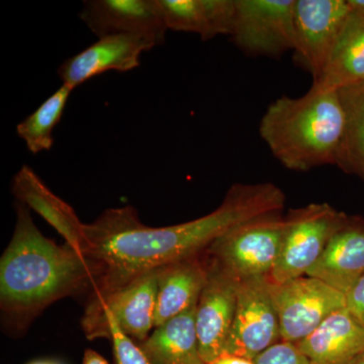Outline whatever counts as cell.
Here are the masks:
<instances>
[{
  "label": "cell",
  "mask_w": 364,
  "mask_h": 364,
  "mask_svg": "<svg viewBox=\"0 0 364 364\" xmlns=\"http://www.w3.org/2000/svg\"><path fill=\"white\" fill-rule=\"evenodd\" d=\"M277 208V193L267 183L234 184L212 213L173 226H146L130 205L107 208L85 227V256L100 269L92 296L111 293L145 273L207 252L223 235Z\"/></svg>",
  "instance_id": "obj_1"
},
{
  "label": "cell",
  "mask_w": 364,
  "mask_h": 364,
  "mask_svg": "<svg viewBox=\"0 0 364 364\" xmlns=\"http://www.w3.org/2000/svg\"><path fill=\"white\" fill-rule=\"evenodd\" d=\"M16 207L13 238L0 260V306L23 328L55 301L95 287L100 269L85 254L41 233L23 203Z\"/></svg>",
  "instance_id": "obj_2"
},
{
  "label": "cell",
  "mask_w": 364,
  "mask_h": 364,
  "mask_svg": "<svg viewBox=\"0 0 364 364\" xmlns=\"http://www.w3.org/2000/svg\"><path fill=\"white\" fill-rule=\"evenodd\" d=\"M344 114L338 90H311L299 97H282L269 105L259 134L286 168L305 172L336 165Z\"/></svg>",
  "instance_id": "obj_3"
},
{
  "label": "cell",
  "mask_w": 364,
  "mask_h": 364,
  "mask_svg": "<svg viewBox=\"0 0 364 364\" xmlns=\"http://www.w3.org/2000/svg\"><path fill=\"white\" fill-rule=\"evenodd\" d=\"M287 231L280 213L263 215L223 235L207 253L239 280L270 277L279 262Z\"/></svg>",
  "instance_id": "obj_4"
},
{
  "label": "cell",
  "mask_w": 364,
  "mask_h": 364,
  "mask_svg": "<svg viewBox=\"0 0 364 364\" xmlns=\"http://www.w3.org/2000/svg\"><path fill=\"white\" fill-rule=\"evenodd\" d=\"M156 301L157 269L111 293L91 296L81 318L86 338H107L105 322L111 318L124 334L140 343L155 328Z\"/></svg>",
  "instance_id": "obj_5"
},
{
  "label": "cell",
  "mask_w": 364,
  "mask_h": 364,
  "mask_svg": "<svg viewBox=\"0 0 364 364\" xmlns=\"http://www.w3.org/2000/svg\"><path fill=\"white\" fill-rule=\"evenodd\" d=\"M346 218V214L327 203H310L289 210L282 254L270 280L282 284L306 275Z\"/></svg>",
  "instance_id": "obj_6"
},
{
  "label": "cell",
  "mask_w": 364,
  "mask_h": 364,
  "mask_svg": "<svg viewBox=\"0 0 364 364\" xmlns=\"http://www.w3.org/2000/svg\"><path fill=\"white\" fill-rule=\"evenodd\" d=\"M269 287L282 341L289 343L299 344L331 314L346 306L345 294L306 275L282 284L270 280Z\"/></svg>",
  "instance_id": "obj_7"
},
{
  "label": "cell",
  "mask_w": 364,
  "mask_h": 364,
  "mask_svg": "<svg viewBox=\"0 0 364 364\" xmlns=\"http://www.w3.org/2000/svg\"><path fill=\"white\" fill-rule=\"evenodd\" d=\"M236 16L230 37L250 56L279 58L294 50V0H235Z\"/></svg>",
  "instance_id": "obj_8"
},
{
  "label": "cell",
  "mask_w": 364,
  "mask_h": 364,
  "mask_svg": "<svg viewBox=\"0 0 364 364\" xmlns=\"http://www.w3.org/2000/svg\"><path fill=\"white\" fill-rule=\"evenodd\" d=\"M350 11L348 0H294V60L313 82L322 75Z\"/></svg>",
  "instance_id": "obj_9"
},
{
  "label": "cell",
  "mask_w": 364,
  "mask_h": 364,
  "mask_svg": "<svg viewBox=\"0 0 364 364\" xmlns=\"http://www.w3.org/2000/svg\"><path fill=\"white\" fill-rule=\"evenodd\" d=\"M269 277L240 280L236 313L224 355L254 360L282 341Z\"/></svg>",
  "instance_id": "obj_10"
},
{
  "label": "cell",
  "mask_w": 364,
  "mask_h": 364,
  "mask_svg": "<svg viewBox=\"0 0 364 364\" xmlns=\"http://www.w3.org/2000/svg\"><path fill=\"white\" fill-rule=\"evenodd\" d=\"M208 256L207 280L196 311L198 348L205 364L214 363L225 354L240 284V280Z\"/></svg>",
  "instance_id": "obj_11"
},
{
  "label": "cell",
  "mask_w": 364,
  "mask_h": 364,
  "mask_svg": "<svg viewBox=\"0 0 364 364\" xmlns=\"http://www.w3.org/2000/svg\"><path fill=\"white\" fill-rule=\"evenodd\" d=\"M80 18L98 38L129 33L159 46L168 31L157 0H86Z\"/></svg>",
  "instance_id": "obj_12"
},
{
  "label": "cell",
  "mask_w": 364,
  "mask_h": 364,
  "mask_svg": "<svg viewBox=\"0 0 364 364\" xmlns=\"http://www.w3.org/2000/svg\"><path fill=\"white\" fill-rule=\"evenodd\" d=\"M156 44L139 35L105 36L59 67L63 85L76 88L107 71L127 72L140 65V57Z\"/></svg>",
  "instance_id": "obj_13"
},
{
  "label": "cell",
  "mask_w": 364,
  "mask_h": 364,
  "mask_svg": "<svg viewBox=\"0 0 364 364\" xmlns=\"http://www.w3.org/2000/svg\"><path fill=\"white\" fill-rule=\"evenodd\" d=\"M306 275L346 296L364 277V220L347 215Z\"/></svg>",
  "instance_id": "obj_14"
},
{
  "label": "cell",
  "mask_w": 364,
  "mask_h": 364,
  "mask_svg": "<svg viewBox=\"0 0 364 364\" xmlns=\"http://www.w3.org/2000/svg\"><path fill=\"white\" fill-rule=\"evenodd\" d=\"M13 193L18 202L35 210L54 227L65 243L79 252L85 253V224L79 220L71 205L55 195L28 165H23L14 176Z\"/></svg>",
  "instance_id": "obj_15"
},
{
  "label": "cell",
  "mask_w": 364,
  "mask_h": 364,
  "mask_svg": "<svg viewBox=\"0 0 364 364\" xmlns=\"http://www.w3.org/2000/svg\"><path fill=\"white\" fill-rule=\"evenodd\" d=\"M203 254L158 268L155 328L198 304L208 275Z\"/></svg>",
  "instance_id": "obj_16"
},
{
  "label": "cell",
  "mask_w": 364,
  "mask_h": 364,
  "mask_svg": "<svg viewBox=\"0 0 364 364\" xmlns=\"http://www.w3.org/2000/svg\"><path fill=\"white\" fill-rule=\"evenodd\" d=\"M296 346L311 364H348L364 350V327L345 306Z\"/></svg>",
  "instance_id": "obj_17"
},
{
  "label": "cell",
  "mask_w": 364,
  "mask_h": 364,
  "mask_svg": "<svg viewBox=\"0 0 364 364\" xmlns=\"http://www.w3.org/2000/svg\"><path fill=\"white\" fill-rule=\"evenodd\" d=\"M167 30L198 33L203 41L233 32L235 0H157Z\"/></svg>",
  "instance_id": "obj_18"
},
{
  "label": "cell",
  "mask_w": 364,
  "mask_h": 364,
  "mask_svg": "<svg viewBox=\"0 0 364 364\" xmlns=\"http://www.w3.org/2000/svg\"><path fill=\"white\" fill-rule=\"evenodd\" d=\"M364 82V9H351L329 61L314 87L338 90Z\"/></svg>",
  "instance_id": "obj_19"
},
{
  "label": "cell",
  "mask_w": 364,
  "mask_h": 364,
  "mask_svg": "<svg viewBox=\"0 0 364 364\" xmlns=\"http://www.w3.org/2000/svg\"><path fill=\"white\" fill-rule=\"evenodd\" d=\"M196 305L155 328L139 346L151 364H205L198 348Z\"/></svg>",
  "instance_id": "obj_20"
},
{
  "label": "cell",
  "mask_w": 364,
  "mask_h": 364,
  "mask_svg": "<svg viewBox=\"0 0 364 364\" xmlns=\"http://www.w3.org/2000/svg\"><path fill=\"white\" fill-rule=\"evenodd\" d=\"M343 136L336 166L364 181V82L339 88Z\"/></svg>",
  "instance_id": "obj_21"
},
{
  "label": "cell",
  "mask_w": 364,
  "mask_h": 364,
  "mask_svg": "<svg viewBox=\"0 0 364 364\" xmlns=\"http://www.w3.org/2000/svg\"><path fill=\"white\" fill-rule=\"evenodd\" d=\"M72 91L73 88L62 85L16 127L18 136L25 141L26 148L33 154L51 150L54 145L53 132L61 121Z\"/></svg>",
  "instance_id": "obj_22"
},
{
  "label": "cell",
  "mask_w": 364,
  "mask_h": 364,
  "mask_svg": "<svg viewBox=\"0 0 364 364\" xmlns=\"http://www.w3.org/2000/svg\"><path fill=\"white\" fill-rule=\"evenodd\" d=\"M105 336L112 341L114 364H151L135 340L124 334L111 318L105 322Z\"/></svg>",
  "instance_id": "obj_23"
},
{
  "label": "cell",
  "mask_w": 364,
  "mask_h": 364,
  "mask_svg": "<svg viewBox=\"0 0 364 364\" xmlns=\"http://www.w3.org/2000/svg\"><path fill=\"white\" fill-rule=\"evenodd\" d=\"M254 364H311L296 344L280 341L263 351Z\"/></svg>",
  "instance_id": "obj_24"
},
{
  "label": "cell",
  "mask_w": 364,
  "mask_h": 364,
  "mask_svg": "<svg viewBox=\"0 0 364 364\" xmlns=\"http://www.w3.org/2000/svg\"><path fill=\"white\" fill-rule=\"evenodd\" d=\"M346 308L364 327V277L346 294Z\"/></svg>",
  "instance_id": "obj_25"
},
{
  "label": "cell",
  "mask_w": 364,
  "mask_h": 364,
  "mask_svg": "<svg viewBox=\"0 0 364 364\" xmlns=\"http://www.w3.org/2000/svg\"><path fill=\"white\" fill-rule=\"evenodd\" d=\"M82 364H109V361L104 358V356L98 354L97 351L92 350V349H87L85 352V356H83Z\"/></svg>",
  "instance_id": "obj_26"
},
{
  "label": "cell",
  "mask_w": 364,
  "mask_h": 364,
  "mask_svg": "<svg viewBox=\"0 0 364 364\" xmlns=\"http://www.w3.org/2000/svg\"><path fill=\"white\" fill-rule=\"evenodd\" d=\"M210 364H254L252 360L234 355H223Z\"/></svg>",
  "instance_id": "obj_27"
},
{
  "label": "cell",
  "mask_w": 364,
  "mask_h": 364,
  "mask_svg": "<svg viewBox=\"0 0 364 364\" xmlns=\"http://www.w3.org/2000/svg\"><path fill=\"white\" fill-rule=\"evenodd\" d=\"M348 364H364V350L361 352V353H359L358 355Z\"/></svg>",
  "instance_id": "obj_28"
},
{
  "label": "cell",
  "mask_w": 364,
  "mask_h": 364,
  "mask_svg": "<svg viewBox=\"0 0 364 364\" xmlns=\"http://www.w3.org/2000/svg\"><path fill=\"white\" fill-rule=\"evenodd\" d=\"M28 364H60V363H55V361L39 360V361H33V363H31Z\"/></svg>",
  "instance_id": "obj_29"
}]
</instances>
